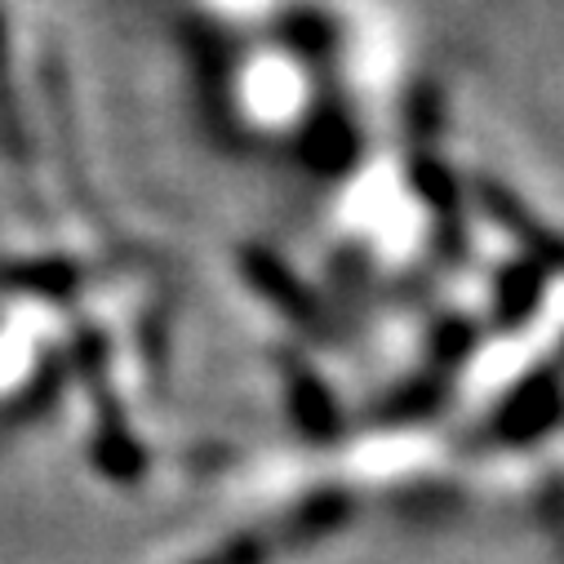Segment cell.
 <instances>
[{
    "label": "cell",
    "mask_w": 564,
    "mask_h": 564,
    "mask_svg": "<svg viewBox=\"0 0 564 564\" xmlns=\"http://www.w3.org/2000/svg\"><path fill=\"white\" fill-rule=\"evenodd\" d=\"M476 196H480V205L489 209V218L524 249V258H529L533 267H542V271H564V231L546 227V223H542L511 187H502L498 178H480Z\"/></svg>",
    "instance_id": "cell-1"
},
{
    "label": "cell",
    "mask_w": 564,
    "mask_h": 564,
    "mask_svg": "<svg viewBox=\"0 0 564 564\" xmlns=\"http://www.w3.org/2000/svg\"><path fill=\"white\" fill-rule=\"evenodd\" d=\"M560 356H564V347H560Z\"/></svg>",
    "instance_id": "cell-5"
},
{
    "label": "cell",
    "mask_w": 564,
    "mask_h": 564,
    "mask_svg": "<svg viewBox=\"0 0 564 564\" xmlns=\"http://www.w3.org/2000/svg\"><path fill=\"white\" fill-rule=\"evenodd\" d=\"M564 417V378L560 369H533L502 404L498 413V436L511 445L542 441L555 422Z\"/></svg>",
    "instance_id": "cell-2"
},
{
    "label": "cell",
    "mask_w": 564,
    "mask_h": 564,
    "mask_svg": "<svg viewBox=\"0 0 564 564\" xmlns=\"http://www.w3.org/2000/svg\"><path fill=\"white\" fill-rule=\"evenodd\" d=\"M542 507H546V520L555 524V533H560V546H564V480H551V485H546V498H542Z\"/></svg>",
    "instance_id": "cell-4"
},
{
    "label": "cell",
    "mask_w": 564,
    "mask_h": 564,
    "mask_svg": "<svg viewBox=\"0 0 564 564\" xmlns=\"http://www.w3.org/2000/svg\"><path fill=\"white\" fill-rule=\"evenodd\" d=\"M542 290H546V271L533 267L529 258H516L502 267L498 290H494V312L502 329H524L529 316L542 307Z\"/></svg>",
    "instance_id": "cell-3"
}]
</instances>
